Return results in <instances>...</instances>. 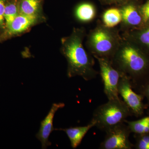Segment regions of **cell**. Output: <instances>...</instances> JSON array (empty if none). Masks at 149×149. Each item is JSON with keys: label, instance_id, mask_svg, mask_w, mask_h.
Wrapping results in <instances>:
<instances>
[{"label": "cell", "instance_id": "ac0fdd59", "mask_svg": "<svg viewBox=\"0 0 149 149\" xmlns=\"http://www.w3.org/2000/svg\"><path fill=\"white\" fill-rule=\"evenodd\" d=\"M143 21L145 22L149 21V0H147L140 9Z\"/></svg>", "mask_w": 149, "mask_h": 149}, {"label": "cell", "instance_id": "7a4b0ae2", "mask_svg": "<svg viewBox=\"0 0 149 149\" xmlns=\"http://www.w3.org/2000/svg\"><path fill=\"white\" fill-rule=\"evenodd\" d=\"M83 30L75 29L63 40V54L68 61V77L80 76L86 81L94 79L98 72L94 69L95 61L83 47Z\"/></svg>", "mask_w": 149, "mask_h": 149}, {"label": "cell", "instance_id": "2e32d148", "mask_svg": "<svg viewBox=\"0 0 149 149\" xmlns=\"http://www.w3.org/2000/svg\"><path fill=\"white\" fill-rule=\"evenodd\" d=\"M19 8L15 2H12L6 5L4 12V18L7 27H8L11 23L18 15Z\"/></svg>", "mask_w": 149, "mask_h": 149}, {"label": "cell", "instance_id": "d6986e66", "mask_svg": "<svg viewBox=\"0 0 149 149\" xmlns=\"http://www.w3.org/2000/svg\"><path fill=\"white\" fill-rule=\"evenodd\" d=\"M139 40L142 44L149 47V27L139 34Z\"/></svg>", "mask_w": 149, "mask_h": 149}, {"label": "cell", "instance_id": "ba28073f", "mask_svg": "<svg viewBox=\"0 0 149 149\" xmlns=\"http://www.w3.org/2000/svg\"><path fill=\"white\" fill-rule=\"evenodd\" d=\"M65 106L63 103L53 104L50 110L45 118L41 122L40 130L36 137L42 144V149H47L52 143L49 139L52 132L55 130L53 126L54 117L56 111Z\"/></svg>", "mask_w": 149, "mask_h": 149}, {"label": "cell", "instance_id": "8992f818", "mask_svg": "<svg viewBox=\"0 0 149 149\" xmlns=\"http://www.w3.org/2000/svg\"><path fill=\"white\" fill-rule=\"evenodd\" d=\"M118 91L133 115L138 117L143 115L145 110L148 109L147 104L143 102L144 97L133 91L130 78L124 73H122L120 77Z\"/></svg>", "mask_w": 149, "mask_h": 149}, {"label": "cell", "instance_id": "7402d4cb", "mask_svg": "<svg viewBox=\"0 0 149 149\" xmlns=\"http://www.w3.org/2000/svg\"><path fill=\"white\" fill-rule=\"evenodd\" d=\"M140 94L146 98L147 101V105L148 109H149V80L142 89Z\"/></svg>", "mask_w": 149, "mask_h": 149}, {"label": "cell", "instance_id": "5b68a950", "mask_svg": "<svg viewBox=\"0 0 149 149\" xmlns=\"http://www.w3.org/2000/svg\"><path fill=\"white\" fill-rule=\"evenodd\" d=\"M95 58L98 61L105 95L108 100L119 98L118 87L122 72L116 68L108 59Z\"/></svg>", "mask_w": 149, "mask_h": 149}, {"label": "cell", "instance_id": "30bf717a", "mask_svg": "<svg viewBox=\"0 0 149 149\" xmlns=\"http://www.w3.org/2000/svg\"><path fill=\"white\" fill-rule=\"evenodd\" d=\"M95 126V123L91 120L90 123L85 126L67 128H55V130H61L65 132L70 141L71 147L72 148L75 149L81 143L88 131Z\"/></svg>", "mask_w": 149, "mask_h": 149}, {"label": "cell", "instance_id": "9c48e42d", "mask_svg": "<svg viewBox=\"0 0 149 149\" xmlns=\"http://www.w3.org/2000/svg\"><path fill=\"white\" fill-rule=\"evenodd\" d=\"M120 10L122 21L126 25L138 26L143 21L140 10L133 1L121 6Z\"/></svg>", "mask_w": 149, "mask_h": 149}, {"label": "cell", "instance_id": "5bb4252c", "mask_svg": "<svg viewBox=\"0 0 149 149\" xmlns=\"http://www.w3.org/2000/svg\"><path fill=\"white\" fill-rule=\"evenodd\" d=\"M104 25L108 28H112L122 21L120 9L111 8L107 10L102 16Z\"/></svg>", "mask_w": 149, "mask_h": 149}, {"label": "cell", "instance_id": "277c9868", "mask_svg": "<svg viewBox=\"0 0 149 149\" xmlns=\"http://www.w3.org/2000/svg\"><path fill=\"white\" fill-rule=\"evenodd\" d=\"M88 45L95 57L104 58L111 61L120 46L117 34L104 25L99 26L91 32Z\"/></svg>", "mask_w": 149, "mask_h": 149}, {"label": "cell", "instance_id": "44dd1931", "mask_svg": "<svg viewBox=\"0 0 149 149\" xmlns=\"http://www.w3.org/2000/svg\"><path fill=\"white\" fill-rule=\"evenodd\" d=\"M6 5L5 0H0V27H3L6 24L4 18Z\"/></svg>", "mask_w": 149, "mask_h": 149}, {"label": "cell", "instance_id": "4fadbf2b", "mask_svg": "<svg viewBox=\"0 0 149 149\" xmlns=\"http://www.w3.org/2000/svg\"><path fill=\"white\" fill-rule=\"evenodd\" d=\"M131 133L135 134H142L149 133V115L142 118L139 120L128 121L125 120Z\"/></svg>", "mask_w": 149, "mask_h": 149}, {"label": "cell", "instance_id": "3957f363", "mask_svg": "<svg viewBox=\"0 0 149 149\" xmlns=\"http://www.w3.org/2000/svg\"><path fill=\"white\" fill-rule=\"evenodd\" d=\"M108 100L96 109L92 119L95 123V126L103 131L124 122L127 117L133 115L128 106L120 98Z\"/></svg>", "mask_w": 149, "mask_h": 149}, {"label": "cell", "instance_id": "52a82bcc", "mask_svg": "<svg viewBox=\"0 0 149 149\" xmlns=\"http://www.w3.org/2000/svg\"><path fill=\"white\" fill-rule=\"evenodd\" d=\"M124 123L114 125L105 131L106 135L99 148L132 149L134 148V145L129 140L131 132Z\"/></svg>", "mask_w": 149, "mask_h": 149}, {"label": "cell", "instance_id": "603a6c76", "mask_svg": "<svg viewBox=\"0 0 149 149\" xmlns=\"http://www.w3.org/2000/svg\"><path fill=\"white\" fill-rule=\"evenodd\" d=\"M148 114L149 115V109H148Z\"/></svg>", "mask_w": 149, "mask_h": 149}, {"label": "cell", "instance_id": "8fae6325", "mask_svg": "<svg viewBox=\"0 0 149 149\" xmlns=\"http://www.w3.org/2000/svg\"><path fill=\"white\" fill-rule=\"evenodd\" d=\"M37 15H27L19 14L10 25L7 27L10 35H16L29 29L35 23Z\"/></svg>", "mask_w": 149, "mask_h": 149}, {"label": "cell", "instance_id": "e0dca14e", "mask_svg": "<svg viewBox=\"0 0 149 149\" xmlns=\"http://www.w3.org/2000/svg\"><path fill=\"white\" fill-rule=\"evenodd\" d=\"M136 143L134 148L136 149H149V133L135 134Z\"/></svg>", "mask_w": 149, "mask_h": 149}, {"label": "cell", "instance_id": "7c38bea8", "mask_svg": "<svg viewBox=\"0 0 149 149\" xmlns=\"http://www.w3.org/2000/svg\"><path fill=\"white\" fill-rule=\"evenodd\" d=\"M96 9L93 3L88 2L81 3L75 9V16L83 22L92 21L95 17Z\"/></svg>", "mask_w": 149, "mask_h": 149}, {"label": "cell", "instance_id": "ffe728a7", "mask_svg": "<svg viewBox=\"0 0 149 149\" xmlns=\"http://www.w3.org/2000/svg\"><path fill=\"white\" fill-rule=\"evenodd\" d=\"M100 3L103 5H118L120 6L125 4L133 0H99Z\"/></svg>", "mask_w": 149, "mask_h": 149}, {"label": "cell", "instance_id": "9a60e30c", "mask_svg": "<svg viewBox=\"0 0 149 149\" xmlns=\"http://www.w3.org/2000/svg\"><path fill=\"white\" fill-rule=\"evenodd\" d=\"M41 0H22L19 8V13L27 15H37Z\"/></svg>", "mask_w": 149, "mask_h": 149}, {"label": "cell", "instance_id": "6da1fadb", "mask_svg": "<svg viewBox=\"0 0 149 149\" xmlns=\"http://www.w3.org/2000/svg\"><path fill=\"white\" fill-rule=\"evenodd\" d=\"M112 64L130 78L132 88L140 92L149 80V59L130 44L120 46L111 60Z\"/></svg>", "mask_w": 149, "mask_h": 149}]
</instances>
